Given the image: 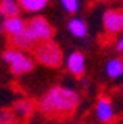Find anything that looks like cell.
<instances>
[{
	"label": "cell",
	"mask_w": 123,
	"mask_h": 124,
	"mask_svg": "<svg viewBox=\"0 0 123 124\" xmlns=\"http://www.w3.org/2000/svg\"><path fill=\"white\" fill-rule=\"evenodd\" d=\"M82 102V95L74 88H67L62 84H54L37 102V108L45 116H54V115H72L78 108Z\"/></svg>",
	"instance_id": "6da1fadb"
},
{
	"label": "cell",
	"mask_w": 123,
	"mask_h": 124,
	"mask_svg": "<svg viewBox=\"0 0 123 124\" xmlns=\"http://www.w3.org/2000/svg\"><path fill=\"white\" fill-rule=\"evenodd\" d=\"M3 62L10 67L11 73L16 75V77H22V75H27L34 70L35 67V59H32L27 51H22L18 48L11 46L8 49H5L3 54H2Z\"/></svg>",
	"instance_id": "7a4b0ae2"
},
{
	"label": "cell",
	"mask_w": 123,
	"mask_h": 124,
	"mask_svg": "<svg viewBox=\"0 0 123 124\" xmlns=\"http://www.w3.org/2000/svg\"><path fill=\"white\" fill-rule=\"evenodd\" d=\"M34 59L43 67L58 69L64 64V53L56 41L50 40L45 43H38L34 48Z\"/></svg>",
	"instance_id": "3957f363"
},
{
	"label": "cell",
	"mask_w": 123,
	"mask_h": 124,
	"mask_svg": "<svg viewBox=\"0 0 123 124\" xmlns=\"http://www.w3.org/2000/svg\"><path fill=\"white\" fill-rule=\"evenodd\" d=\"M27 35L35 41V45L38 43H45V41L53 40L54 37V27L50 24L45 16H34L27 21V29H26Z\"/></svg>",
	"instance_id": "277c9868"
},
{
	"label": "cell",
	"mask_w": 123,
	"mask_h": 124,
	"mask_svg": "<svg viewBox=\"0 0 123 124\" xmlns=\"http://www.w3.org/2000/svg\"><path fill=\"white\" fill-rule=\"evenodd\" d=\"M102 27L109 35L123 33V10L122 8H109L102 13Z\"/></svg>",
	"instance_id": "5b68a950"
},
{
	"label": "cell",
	"mask_w": 123,
	"mask_h": 124,
	"mask_svg": "<svg viewBox=\"0 0 123 124\" xmlns=\"http://www.w3.org/2000/svg\"><path fill=\"white\" fill-rule=\"evenodd\" d=\"M67 72L75 78H83L86 73V57L82 51H72L64 59Z\"/></svg>",
	"instance_id": "8992f818"
},
{
	"label": "cell",
	"mask_w": 123,
	"mask_h": 124,
	"mask_svg": "<svg viewBox=\"0 0 123 124\" xmlns=\"http://www.w3.org/2000/svg\"><path fill=\"white\" fill-rule=\"evenodd\" d=\"M94 115H96V119L101 124L112 123L114 118H115V108H114L110 97L99 95L98 100H96V105H94Z\"/></svg>",
	"instance_id": "52a82bcc"
},
{
	"label": "cell",
	"mask_w": 123,
	"mask_h": 124,
	"mask_svg": "<svg viewBox=\"0 0 123 124\" xmlns=\"http://www.w3.org/2000/svg\"><path fill=\"white\" fill-rule=\"evenodd\" d=\"M67 30L74 38H78V40H86L88 32H90L88 22L83 18H77V16H74L67 21Z\"/></svg>",
	"instance_id": "ba28073f"
},
{
	"label": "cell",
	"mask_w": 123,
	"mask_h": 124,
	"mask_svg": "<svg viewBox=\"0 0 123 124\" xmlns=\"http://www.w3.org/2000/svg\"><path fill=\"white\" fill-rule=\"evenodd\" d=\"M35 103L30 100V99H16L15 102H13V105H11V110L16 113V116L18 118H22V119H27V118H30L34 115V111H35Z\"/></svg>",
	"instance_id": "9c48e42d"
},
{
	"label": "cell",
	"mask_w": 123,
	"mask_h": 124,
	"mask_svg": "<svg viewBox=\"0 0 123 124\" xmlns=\"http://www.w3.org/2000/svg\"><path fill=\"white\" fill-rule=\"evenodd\" d=\"M105 77L109 80H118L123 75V57H110L104 65Z\"/></svg>",
	"instance_id": "30bf717a"
},
{
	"label": "cell",
	"mask_w": 123,
	"mask_h": 124,
	"mask_svg": "<svg viewBox=\"0 0 123 124\" xmlns=\"http://www.w3.org/2000/svg\"><path fill=\"white\" fill-rule=\"evenodd\" d=\"M27 29V21L22 16H15V18H8L7 24H5V33L10 37L19 35V33L26 32Z\"/></svg>",
	"instance_id": "8fae6325"
},
{
	"label": "cell",
	"mask_w": 123,
	"mask_h": 124,
	"mask_svg": "<svg viewBox=\"0 0 123 124\" xmlns=\"http://www.w3.org/2000/svg\"><path fill=\"white\" fill-rule=\"evenodd\" d=\"M10 41L11 45L18 49H22V51H29V49H34L37 46L35 41L27 35V32H22L19 35H15V37H10Z\"/></svg>",
	"instance_id": "7c38bea8"
},
{
	"label": "cell",
	"mask_w": 123,
	"mask_h": 124,
	"mask_svg": "<svg viewBox=\"0 0 123 124\" xmlns=\"http://www.w3.org/2000/svg\"><path fill=\"white\" fill-rule=\"evenodd\" d=\"M21 8L26 13H30V15H37L42 10L47 8V5L50 3V0H18Z\"/></svg>",
	"instance_id": "4fadbf2b"
},
{
	"label": "cell",
	"mask_w": 123,
	"mask_h": 124,
	"mask_svg": "<svg viewBox=\"0 0 123 124\" xmlns=\"http://www.w3.org/2000/svg\"><path fill=\"white\" fill-rule=\"evenodd\" d=\"M0 10L7 18H15V16H21V5L18 0H0Z\"/></svg>",
	"instance_id": "5bb4252c"
},
{
	"label": "cell",
	"mask_w": 123,
	"mask_h": 124,
	"mask_svg": "<svg viewBox=\"0 0 123 124\" xmlns=\"http://www.w3.org/2000/svg\"><path fill=\"white\" fill-rule=\"evenodd\" d=\"M59 5L69 15H77L80 10V0H59Z\"/></svg>",
	"instance_id": "9a60e30c"
},
{
	"label": "cell",
	"mask_w": 123,
	"mask_h": 124,
	"mask_svg": "<svg viewBox=\"0 0 123 124\" xmlns=\"http://www.w3.org/2000/svg\"><path fill=\"white\" fill-rule=\"evenodd\" d=\"M16 118L18 116L13 110H8V108L0 110V124H15Z\"/></svg>",
	"instance_id": "2e32d148"
},
{
	"label": "cell",
	"mask_w": 123,
	"mask_h": 124,
	"mask_svg": "<svg viewBox=\"0 0 123 124\" xmlns=\"http://www.w3.org/2000/svg\"><path fill=\"white\" fill-rule=\"evenodd\" d=\"M7 16L2 13V10H0V33H5V24H7Z\"/></svg>",
	"instance_id": "e0dca14e"
},
{
	"label": "cell",
	"mask_w": 123,
	"mask_h": 124,
	"mask_svg": "<svg viewBox=\"0 0 123 124\" xmlns=\"http://www.w3.org/2000/svg\"><path fill=\"white\" fill-rule=\"evenodd\" d=\"M115 51L123 53V33H122V37H118V40L115 41Z\"/></svg>",
	"instance_id": "ac0fdd59"
},
{
	"label": "cell",
	"mask_w": 123,
	"mask_h": 124,
	"mask_svg": "<svg viewBox=\"0 0 123 124\" xmlns=\"http://www.w3.org/2000/svg\"><path fill=\"white\" fill-rule=\"evenodd\" d=\"M94 2H98V3H107V2H112V0H94Z\"/></svg>",
	"instance_id": "d6986e66"
}]
</instances>
